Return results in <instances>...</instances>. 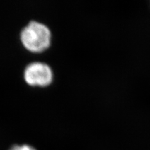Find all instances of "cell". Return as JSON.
<instances>
[{
	"label": "cell",
	"mask_w": 150,
	"mask_h": 150,
	"mask_svg": "<svg viewBox=\"0 0 150 150\" xmlns=\"http://www.w3.org/2000/svg\"><path fill=\"white\" fill-rule=\"evenodd\" d=\"M9 150H36L31 146L28 145H13Z\"/></svg>",
	"instance_id": "3"
},
{
	"label": "cell",
	"mask_w": 150,
	"mask_h": 150,
	"mask_svg": "<svg viewBox=\"0 0 150 150\" xmlns=\"http://www.w3.org/2000/svg\"><path fill=\"white\" fill-rule=\"evenodd\" d=\"M52 33L44 24L31 21L20 32V40L28 51L40 53L45 51L51 45Z\"/></svg>",
	"instance_id": "1"
},
{
	"label": "cell",
	"mask_w": 150,
	"mask_h": 150,
	"mask_svg": "<svg viewBox=\"0 0 150 150\" xmlns=\"http://www.w3.org/2000/svg\"><path fill=\"white\" fill-rule=\"evenodd\" d=\"M24 79L29 86L46 87L52 83L53 72L50 65L46 63L33 62L26 67Z\"/></svg>",
	"instance_id": "2"
}]
</instances>
